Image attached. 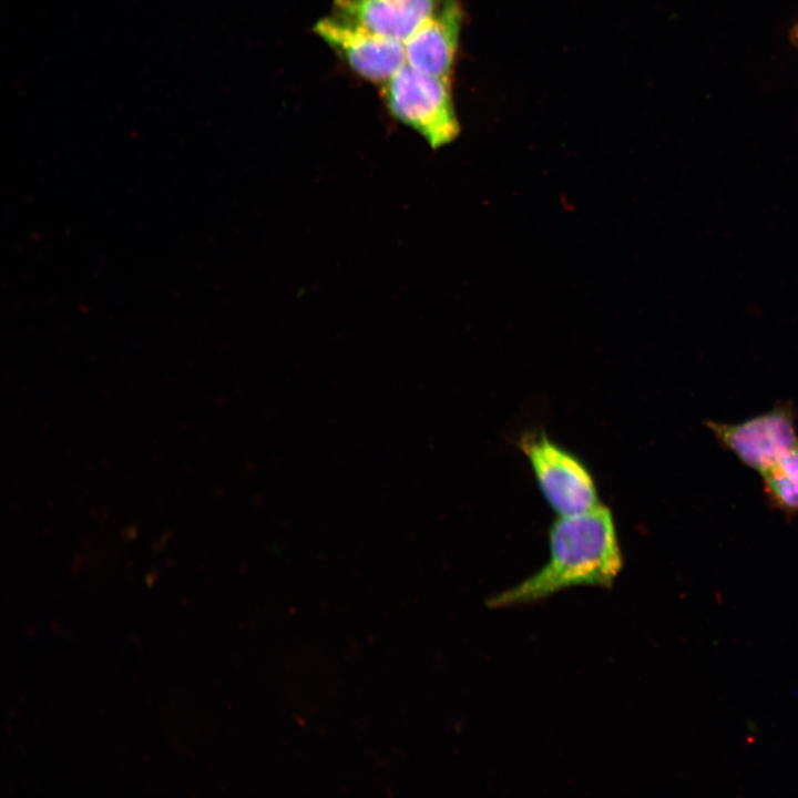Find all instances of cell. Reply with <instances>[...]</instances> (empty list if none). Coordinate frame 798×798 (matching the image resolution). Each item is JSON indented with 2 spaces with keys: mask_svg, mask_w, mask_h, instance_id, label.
Here are the masks:
<instances>
[{
  "mask_svg": "<svg viewBox=\"0 0 798 798\" xmlns=\"http://www.w3.org/2000/svg\"><path fill=\"white\" fill-rule=\"evenodd\" d=\"M549 544L548 562L523 582L488 598L489 607L535 603L573 586L610 589L623 567L614 518L602 504L559 516L551 525Z\"/></svg>",
  "mask_w": 798,
  "mask_h": 798,
  "instance_id": "obj_1",
  "label": "cell"
},
{
  "mask_svg": "<svg viewBox=\"0 0 798 798\" xmlns=\"http://www.w3.org/2000/svg\"><path fill=\"white\" fill-rule=\"evenodd\" d=\"M381 89L391 116L417 132L431 149L446 146L459 136L451 78L427 74L406 63Z\"/></svg>",
  "mask_w": 798,
  "mask_h": 798,
  "instance_id": "obj_2",
  "label": "cell"
},
{
  "mask_svg": "<svg viewBox=\"0 0 798 798\" xmlns=\"http://www.w3.org/2000/svg\"><path fill=\"white\" fill-rule=\"evenodd\" d=\"M518 443L544 499L559 516L585 513L601 504L595 480L576 454L541 431L524 433Z\"/></svg>",
  "mask_w": 798,
  "mask_h": 798,
  "instance_id": "obj_3",
  "label": "cell"
},
{
  "mask_svg": "<svg viewBox=\"0 0 798 798\" xmlns=\"http://www.w3.org/2000/svg\"><path fill=\"white\" fill-rule=\"evenodd\" d=\"M706 426L720 446L760 475L798 447L796 413L789 403L737 423Z\"/></svg>",
  "mask_w": 798,
  "mask_h": 798,
  "instance_id": "obj_4",
  "label": "cell"
},
{
  "mask_svg": "<svg viewBox=\"0 0 798 798\" xmlns=\"http://www.w3.org/2000/svg\"><path fill=\"white\" fill-rule=\"evenodd\" d=\"M313 31L354 72L370 82L383 84L407 63L403 42L377 34L337 16L318 20Z\"/></svg>",
  "mask_w": 798,
  "mask_h": 798,
  "instance_id": "obj_5",
  "label": "cell"
},
{
  "mask_svg": "<svg viewBox=\"0 0 798 798\" xmlns=\"http://www.w3.org/2000/svg\"><path fill=\"white\" fill-rule=\"evenodd\" d=\"M462 22L460 2L444 0L403 42L407 64L427 74L451 78Z\"/></svg>",
  "mask_w": 798,
  "mask_h": 798,
  "instance_id": "obj_6",
  "label": "cell"
},
{
  "mask_svg": "<svg viewBox=\"0 0 798 798\" xmlns=\"http://www.w3.org/2000/svg\"><path fill=\"white\" fill-rule=\"evenodd\" d=\"M444 0H334V16L405 42Z\"/></svg>",
  "mask_w": 798,
  "mask_h": 798,
  "instance_id": "obj_7",
  "label": "cell"
},
{
  "mask_svg": "<svg viewBox=\"0 0 798 798\" xmlns=\"http://www.w3.org/2000/svg\"><path fill=\"white\" fill-rule=\"evenodd\" d=\"M768 503L788 516L798 514V447L761 474Z\"/></svg>",
  "mask_w": 798,
  "mask_h": 798,
  "instance_id": "obj_8",
  "label": "cell"
},
{
  "mask_svg": "<svg viewBox=\"0 0 798 798\" xmlns=\"http://www.w3.org/2000/svg\"><path fill=\"white\" fill-rule=\"evenodd\" d=\"M792 35H794V37L797 39V41H798V28L795 29Z\"/></svg>",
  "mask_w": 798,
  "mask_h": 798,
  "instance_id": "obj_9",
  "label": "cell"
}]
</instances>
